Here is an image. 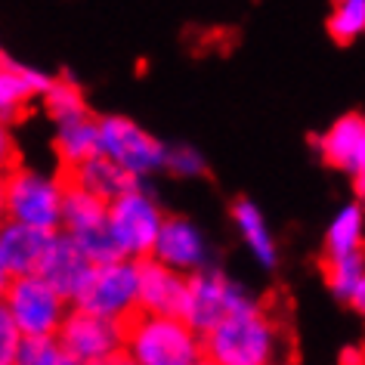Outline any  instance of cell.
I'll return each mask as SVG.
<instances>
[{"label": "cell", "mask_w": 365, "mask_h": 365, "mask_svg": "<svg viewBox=\"0 0 365 365\" xmlns=\"http://www.w3.org/2000/svg\"><path fill=\"white\" fill-rule=\"evenodd\" d=\"M202 356L214 365H279L282 353L294 350L285 294L269 291L260 304H245L207 328Z\"/></svg>", "instance_id": "6da1fadb"}, {"label": "cell", "mask_w": 365, "mask_h": 365, "mask_svg": "<svg viewBox=\"0 0 365 365\" xmlns=\"http://www.w3.org/2000/svg\"><path fill=\"white\" fill-rule=\"evenodd\" d=\"M115 322L121 346L136 365H192L202 359V337L180 316L149 313L136 304Z\"/></svg>", "instance_id": "7a4b0ae2"}, {"label": "cell", "mask_w": 365, "mask_h": 365, "mask_svg": "<svg viewBox=\"0 0 365 365\" xmlns=\"http://www.w3.org/2000/svg\"><path fill=\"white\" fill-rule=\"evenodd\" d=\"M0 304L6 307L22 337H53L66 316V297L38 272L10 276Z\"/></svg>", "instance_id": "3957f363"}, {"label": "cell", "mask_w": 365, "mask_h": 365, "mask_svg": "<svg viewBox=\"0 0 365 365\" xmlns=\"http://www.w3.org/2000/svg\"><path fill=\"white\" fill-rule=\"evenodd\" d=\"M71 297L81 309L118 319L130 307H136V267L124 257L108 263H90Z\"/></svg>", "instance_id": "277c9868"}, {"label": "cell", "mask_w": 365, "mask_h": 365, "mask_svg": "<svg viewBox=\"0 0 365 365\" xmlns=\"http://www.w3.org/2000/svg\"><path fill=\"white\" fill-rule=\"evenodd\" d=\"M59 214L62 192L56 180H43L41 173H31L25 168L6 173V220L56 232Z\"/></svg>", "instance_id": "5b68a950"}, {"label": "cell", "mask_w": 365, "mask_h": 365, "mask_svg": "<svg viewBox=\"0 0 365 365\" xmlns=\"http://www.w3.org/2000/svg\"><path fill=\"white\" fill-rule=\"evenodd\" d=\"M161 211L155 207L152 198L133 192L118 195L115 202H108L106 207V226L112 232V239L121 251V257H145L155 248L161 230Z\"/></svg>", "instance_id": "8992f818"}, {"label": "cell", "mask_w": 365, "mask_h": 365, "mask_svg": "<svg viewBox=\"0 0 365 365\" xmlns=\"http://www.w3.org/2000/svg\"><path fill=\"white\" fill-rule=\"evenodd\" d=\"M245 304H248V297L226 276H220V272H195L192 279H186V297H182L180 319L192 331L205 334L207 328H214L220 319L235 313Z\"/></svg>", "instance_id": "52a82bcc"}, {"label": "cell", "mask_w": 365, "mask_h": 365, "mask_svg": "<svg viewBox=\"0 0 365 365\" xmlns=\"http://www.w3.org/2000/svg\"><path fill=\"white\" fill-rule=\"evenodd\" d=\"M99 152L136 177L164 164L161 143L127 118H99Z\"/></svg>", "instance_id": "ba28073f"}, {"label": "cell", "mask_w": 365, "mask_h": 365, "mask_svg": "<svg viewBox=\"0 0 365 365\" xmlns=\"http://www.w3.org/2000/svg\"><path fill=\"white\" fill-rule=\"evenodd\" d=\"M56 341L66 346L71 356H78L81 362H93L99 356L112 353L121 346V337H118V322L108 316L90 313V309L75 307L71 313L62 316Z\"/></svg>", "instance_id": "9c48e42d"}, {"label": "cell", "mask_w": 365, "mask_h": 365, "mask_svg": "<svg viewBox=\"0 0 365 365\" xmlns=\"http://www.w3.org/2000/svg\"><path fill=\"white\" fill-rule=\"evenodd\" d=\"M136 304L149 313L182 316V297H186V276L158 257L145 254L136 257Z\"/></svg>", "instance_id": "30bf717a"}, {"label": "cell", "mask_w": 365, "mask_h": 365, "mask_svg": "<svg viewBox=\"0 0 365 365\" xmlns=\"http://www.w3.org/2000/svg\"><path fill=\"white\" fill-rule=\"evenodd\" d=\"M322 161L337 170L353 173L356 189H362V161H365V121L359 112H350L328 127V133L319 136Z\"/></svg>", "instance_id": "8fae6325"}, {"label": "cell", "mask_w": 365, "mask_h": 365, "mask_svg": "<svg viewBox=\"0 0 365 365\" xmlns=\"http://www.w3.org/2000/svg\"><path fill=\"white\" fill-rule=\"evenodd\" d=\"M136 173L124 170L121 164H115L112 158H106L103 152L93 155L90 161L78 164V168H59L56 173V182H71V186H81L87 189L90 195L103 198V202H115L118 195L124 192H133L136 189Z\"/></svg>", "instance_id": "7c38bea8"}, {"label": "cell", "mask_w": 365, "mask_h": 365, "mask_svg": "<svg viewBox=\"0 0 365 365\" xmlns=\"http://www.w3.org/2000/svg\"><path fill=\"white\" fill-rule=\"evenodd\" d=\"M50 242L53 232L10 220L6 226H0V267L6 269V276L34 272Z\"/></svg>", "instance_id": "4fadbf2b"}, {"label": "cell", "mask_w": 365, "mask_h": 365, "mask_svg": "<svg viewBox=\"0 0 365 365\" xmlns=\"http://www.w3.org/2000/svg\"><path fill=\"white\" fill-rule=\"evenodd\" d=\"M87 267H90V260L81 254L75 239H71L68 232H62V235L53 232V242L47 245V251H43V257L34 272H38L41 279H47L62 297H71L78 282L84 279Z\"/></svg>", "instance_id": "5bb4252c"}, {"label": "cell", "mask_w": 365, "mask_h": 365, "mask_svg": "<svg viewBox=\"0 0 365 365\" xmlns=\"http://www.w3.org/2000/svg\"><path fill=\"white\" fill-rule=\"evenodd\" d=\"M43 87H47V78L43 75L6 62L0 68V121L10 124V121L25 118L31 112V103L43 93Z\"/></svg>", "instance_id": "9a60e30c"}, {"label": "cell", "mask_w": 365, "mask_h": 365, "mask_svg": "<svg viewBox=\"0 0 365 365\" xmlns=\"http://www.w3.org/2000/svg\"><path fill=\"white\" fill-rule=\"evenodd\" d=\"M152 254L173 269H192L205 257V245H202V235L186 220H161Z\"/></svg>", "instance_id": "2e32d148"}, {"label": "cell", "mask_w": 365, "mask_h": 365, "mask_svg": "<svg viewBox=\"0 0 365 365\" xmlns=\"http://www.w3.org/2000/svg\"><path fill=\"white\" fill-rule=\"evenodd\" d=\"M53 145H56L59 168H78V164L90 161L93 155H99V118L87 115L78 121L59 124Z\"/></svg>", "instance_id": "e0dca14e"}, {"label": "cell", "mask_w": 365, "mask_h": 365, "mask_svg": "<svg viewBox=\"0 0 365 365\" xmlns=\"http://www.w3.org/2000/svg\"><path fill=\"white\" fill-rule=\"evenodd\" d=\"M322 279L325 285L334 291L341 300H350L356 309H362V294H365V279H362V251L350 254H325L322 263Z\"/></svg>", "instance_id": "ac0fdd59"}, {"label": "cell", "mask_w": 365, "mask_h": 365, "mask_svg": "<svg viewBox=\"0 0 365 365\" xmlns=\"http://www.w3.org/2000/svg\"><path fill=\"white\" fill-rule=\"evenodd\" d=\"M41 96H43V108L53 115V121H56V124L78 121V118L90 115V108L84 103V93H81V87L71 78L47 81V87H43Z\"/></svg>", "instance_id": "d6986e66"}, {"label": "cell", "mask_w": 365, "mask_h": 365, "mask_svg": "<svg viewBox=\"0 0 365 365\" xmlns=\"http://www.w3.org/2000/svg\"><path fill=\"white\" fill-rule=\"evenodd\" d=\"M232 220L239 223V230H242L245 239H248L254 254H257L267 267H272V263H276V248H272V239H269L267 226H263V217H260L257 207L242 198V202L232 205Z\"/></svg>", "instance_id": "ffe728a7"}, {"label": "cell", "mask_w": 365, "mask_h": 365, "mask_svg": "<svg viewBox=\"0 0 365 365\" xmlns=\"http://www.w3.org/2000/svg\"><path fill=\"white\" fill-rule=\"evenodd\" d=\"M16 365H84L53 337H22Z\"/></svg>", "instance_id": "44dd1931"}, {"label": "cell", "mask_w": 365, "mask_h": 365, "mask_svg": "<svg viewBox=\"0 0 365 365\" xmlns=\"http://www.w3.org/2000/svg\"><path fill=\"white\" fill-rule=\"evenodd\" d=\"M365 25V0H334L328 16V34L334 43H353Z\"/></svg>", "instance_id": "7402d4cb"}, {"label": "cell", "mask_w": 365, "mask_h": 365, "mask_svg": "<svg viewBox=\"0 0 365 365\" xmlns=\"http://www.w3.org/2000/svg\"><path fill=\"white\" fill-rule=\"evenodd\" d=\"M359 235H362V211H359V205H350L334 217L331 230L325 235V254L359 251Z\"/></svg>", "instance_id": "603a6c76"}, {"label": "cell", "mask_w": 365, "mask_h": 365, "mask_svg": "<svg viewBox=\"0 0 365 365\" xmlns=\"http://www.w3.org/2000/svg\"><path fill=\"white\" fill-rule=\"evenodd\" d=\"M19 344L22 334L16 322L6 313V307L0 304V365H16V356H19Z\"/></svg>", "instance_id": "cb8c5ba5"}, {"label": "cell", "mask_w": 365, "mask_h": 365, "mask_svg": "<svg viewBox=\"0 0 365 365\" xmlns=\"http://www.w3.org/2000/svg\"><path fill=\"white\" fill-rule=\"evenodd\" d=\"M16 168H22V158H19V145H16L10 127L0 121V177L13 173Z\"/></svg>", "instance_id": "d4e9b609"}, {"label": "cell", "mask_w": 365, "mask_h": 365, "mask_svg": "<svg viewBox=\"0 0 365 365\" xmlns=\"http://www.w3.org/2000/svg\"><path fill=\"white\" fill-rule=\"evenodd\" d=\"M164 158H168V155H164ZM168 161H170V168L177 170V173H198V170L205 168L202 158H198V155H195L192 149H180L177 155H170Z\"/></svg>", "instance_id": "484cf974"}, {"label": "cell", "mask_w": 365, "mask_h": 365, "mask_svg": "<svg viewBox=\"0 0 365 365\" xmlns=\"http://www.w3.org/2000/svg\"><path fill=\"white\" fill-rule=\"evenodd\" d=\"M87 365H136L133 359H130V353L124 350V346H118V350H112V353H106V356H99V359H93V362H87Z\"/></svg>", "instance_id": "4316f807"}, {"label": "cell", "mask_w": 365, "mask_h": 365, "mask_svg": "<svg viewBox=\"0 0 365 365\" xmlns=\"http://www.w3.org/2000/svg\"><path fill=\"white\" fill-rule=\"evenodd\" d=\"M6 220V177H0V226Z\"/></svg>", "instance_id": "83f0119b"}, {"label": "cell", "mask_w": 365, "mask_h": 365, "mask_svg": "<svg viewBox=\"0 0 365 365\" xmlns=\"http://www.w3.org/2000/svg\"><path fill=\"white\" fill-rule=\"evenodd\" d=\"M6 282H10V276H6V269L0 267V294H4V288H6Z\"/></svg>", "instance_id": "f1b7e54d"}, {"label": "cell", "mask_w": 365, "mask_h": 365, "mask_svg": "<svg viewBox=\"0 0 365 365\" xmlns=\"http://www.w3.org/2000/svg\"><path fill=\"white\" fill-rule=\"evenodd\" d=\"M6 62H10V59H6V56H4V50H0V68H4Z\"/></svg>", "instance_id": "f546056e"}, {"label": "cell", "mask_w": 365, "mask_h": 365, "mask_svg": "<svg viewBox=\"0 0 365 365\" xmlns=\"http://www.w3.org/2000/svg\"><path fill=\"white\" fill-rule=\"evenodd\" d=\"M192 365H214V362H207V359H205V356H202V359H198V362H192Z\"/></svg>", "instance_id": "4dcf8cb0"}]
</instances>
